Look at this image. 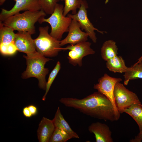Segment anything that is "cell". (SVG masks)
Returning a JSON list of instances; mask_svg holds the SVG:
<instances>
[{
	"instance_id": "obj_1",
	"label": "cell",
	"mask_w": 142,
	"mask_h": 142,
	"mask_svg": "<svg viewBox=\"0 0 142 142\" xmlns=\"http://www.w3.org/2000/svg\"><path fill=\"white\" fill-rule=\"evenodd\" d=\"M59 102L66 106L73 108L88 116L104 120L113 121L120 118L110 100L99 92L82 99L63 98Z\"/></svg>"
},
{
	"instance_id": "obj_2",
	"label": "cell",
	"mask_w": 142,
	"mask_h": 142,
	"mask_svg": "<svg viewBox=\"0 0 142 142\" xmlns=\"http://www.w3.org/2000/svg\"><path fill=\"white\" fill-rule=\"evenodd\" d=\"M46 16L42 10L27 11L10 16L2 22L3 25L10 27L14 30L27 32L32 35L36 33L35 23L40 18Z\"/></svg>"
},
{
	"instance_id": "obj_3",
	"label": "cell",
	"mask_w": 142,
	"mask_h": 142,
	"mask_svg": "<svg viewBox=\"0 0 142 142\" xmlns=\"http://www.w3.org/2000/svg\"><path fill=\"white\" fill-rule=\"evenodd\" d=\"M23 57L26 60L27 66L26 70L22 74V78H36L38 80L39 87L45 90V77L49 70L45 68V65L47 62L52 59L45 58L37 52L31 55H24Z\"/></svg>"
},
{
	"instance_id": "obj_4",
	"label": "cell",
	"mask_w": 142,
	"mask_h": 142,
	"mask_svg": "<svg viewBox=\"0 0 142 142\" xmlns=\"http://www.w3.org/2000/svg\"><path fill=\"white\" fill-rule=\"evenodd\" d=\"M63 8L62 4L57 3L53 12L49 17L45 18L44 17H42L38 21L40 24L44 22L49 23L51 29L50 35L58 40L61 39L64 33L68 32L72 20L70 17L63 15Z\"/></svg>"
},
{
	"instance_id": "obj_5",
	"label": "cell",
	"mask_w": 142,
	"mask_h": 142,
	"mask_svg": "<svg viewBox=\"0 0 142 142\" xmlns=\"http://www.w3.org/2000/svg\"><path fill=\"white\" fill-rule=\"evenodd\" d=\"M49 27L47 26L39 28V34L33 39L36 51L45 57L56 56L62 50L60 40H56L48 33Z\"/></svg>"
},
{
	"instance_id": "obj_6",
	"label": "cell",
	"mask_w": 142,
	"mask_h": 142,
	"mask_svg": "<svg viewBox=\"0 0 142 142\" xmlns=\"http://www.w3.org/2000/svg\"><path fill=\"white\" fill-rule=\"evenodd\" d=\"M114 94L116 108L120 114L133 104H141L138 96L129 90L120 82L115 86Z\"/></svg>"
},
{
	"instance_id": "obj_7",
	"label": "cell",
	"mask_w": 142,
	"mask_h": 142,
	"mask_svg": "<svg viewBox=\"0 0 142 142\" xmlns=\"http://www.w3.org/2000/svg\"><path fill=\"white\" fill-rule=\"evenodd\" d=\"M91 43L87 41L81 42L74 45H70L61 48L62 50H69L67 58L69 62L73 66L82 65L83 58L89 55L93 54L95 51L90 47Z\"/></svg>"
},
{
	"instance_id": "obj_8",
	"label": "cell",
	"mask_w": 142,
	"mask_h": 142,
	"mask_svg": "<svg viewBox=\"0 0 142 142\" xmlns=\"http://www.w3.org/2000/svg\"><path fill=\"white\" fill-rule=\"evenodd\" d=\"M88 8V5L87 1L83 0L81 6L77 13L75 14H68L67 16L78 21L82 29L84 30L87 33L90 38L94 43H95L97 38L94 30L102 34H103L104 33H106V32L99 31L94 27L88 17L87 9Z\"/></svg>"
},
{
	"instance_id": "obj_9",
	"label": "cell",
	"mask_w": 142,
	"mask_h": 142,
	"mask_svg": "<svg viewBox=\"0 0 142 142\" xmlns=\"http://www.w3.org/2000/svg\"><path fill=\"white\" fill-rule=\"evenodd\" d=\"M15 3L10 10L2 8L0 14V22L19 13L21 11H36L42 9L39 0H14Z\"/></svg>"
},
{
	"instance_id": "obj_10",
	"label": "cell",
	"mask_w": 142,
	"mask_h": 142,
	"mask_svg": "<svg viewBox=\"0 0 142 142\" xmlns=\"http://www.w3.org/2000/svg\"><path fill=\"white\" fill-rule=\"evenodd\" d=\"M121 80L120 78L112 77L105 73L99 79L98 83L94 86V89L97 90L110 100L116 112L119 114L115 105L114 92L116 84Z\"/></svg>"
},
{
	"instance_id": "obj_11",
	"label": "cell",
	"mask_w": 142,
	"mask_h": 142,
	"mask_svg": "<svg viewBox=\"0 0 142 142\" xmlns=\"http://www.w3.org/2000/svg\"><path fill=\"white\" fill-rule=\"evenodd\" d=\"M80 28L79 23L75 20L72 19L68 28L67 36L64 39L59 41L60 46L68 44L74 45L86 41L88 39V34L87 32L82 31Z\"/></svg>"
},
{
	"instance_id": "obj_12",
	"label": "cell",
	"mask_w": 142,
	"mask_h": 142,
	"mask_svg": "<svg viewBox=\"0 0 142 142\" xmlns=\"http://www.w3.org/2000/svg\"><path fill=\"white\" fill-rule=\"evenodd\" d=\"M28 33L18 32L16 34L14 44L18 50L29 55L36 53L33 39Z\"/></svg>"
},
{
	"instance_id": "obj_13",
	"label": "cell",
	"mask_w": 142,
	"mask_h": 142,
	"mask_svg": "<svg viewBox=\"0 0 142 142\" xmlns=\"http://www.w3.org/2000/svg\"><path fill=\"white\" fill-rule=\"evenodd\" d=\"M89 132L95 135L96 142H113L112 133L106 124L99 122L92 123L88 127Z\"/></svg>"
},
{
	"instance_id": "obj_14",
	"label": "cell",
	"mask_w": 142,
	"mask_h": 142,
	"mask_svg": "<svg viewBox=\"0 0 142 142\" xmlns=\"http://www.w3.org/2000/svg\"><path fill=\"white\" fill-rule=\"evenodd\" d=\"M55 127L52 120L43 117L37 130V136L40 142H49Z\"/></svg>"
},
{
	"instance_id": "obj_15",
	"label": "cell",
	"mask_w": 142,
	"mask_h": 142,
	"mask_svg": "<svg viewBox=\"0 0 142 142\" xmlns=\"http://www.w3.org/2000/svg\"><path fill=\"white\" fill-rule=\"evenodd\" d=\"M52 120L55 128L64 131L73 138H79L78 134L72 129L64 119L59 107H58L54 117Z\"/></svg>"
},
{
	"instance_id": "obj_16",
	"label": "cell",
	"mask_w": 142,
	"mask_h": 142,
	"mask_svg": "<svg viewBox=\"0 0 142 142\" xmlns=\"http://www.w3.org/2000/svg\"><path fill=\"white\" fill-rule=\"evenodd\" d=\"M124 84L127 85L131 80L142 79V61L138 62L131 67H128L124 73Z\"/></svg>"
},
{
	"instance_id": "obj_17",
	"label": "cell",
	"mask_w": 142,
	"mask_h": 142,
	"mask_svg": "<svg viewBox=\"0 0 142 142\" xmlns=\"http://www.w3.org/2000/svg\"><path fill=\"white\" fill-rule=\"evenodd\" d=\"M106 66L110 71L120 73L125 72L128 68L122 57L117 55L107 61Z\"/></svg>"
},
{
	"instance_id": "obj_18",
	"label": "cell",
	"mask_w": 142,
	"mask_h": 142,
	"mask_svg": "<svg viewBox=\"0 0 142 142\" xmlns=\"http://www.w3.org/2000/svg\"><path fill=\"white\" fill-rule=\"evenodd\" d=\"M118 49L116 43L112 40L105 41L101 48V55L102 58L107 61L117 55Z\"/></svg>"
},
{
	"instance_id": "obj_19",
	"label": "cell",
	"mask_w": 142,
	"mask_h": 142,
	"mask_svg": "<svg viewBox=\"0 0 142 142\" xmlns=\"http://www.w3.org/2000/svg\"><path fill=\"white\" fill-rule=\"evenodd\" d=\"M131 116L138 125L139 131L142 130V106L141 104H133L124 111Z\"/></svg>"
},
{
	"instance_id": "obj_20",
	"label": "cell",
	"mask_w": 142,
	"mask_h": 142,
	"mask_svg": "<svg viewBox=\"0 0 142 142\" xmlns=\"http://www.w3.org/2000/svg\"><path fill=\"white\" fill-rule=\"evenodd\" d=\"M11 28L3 25L0 22V43L8 44L14 43L16 34Z\"/></svg>"
},
{
	"instance_id": "obj_21",
	"label": "cell",
	"mask_w": 142,
	"mask_h": 142,
	"mask_svg": "<svg viewBox=\"0 0 142 142\" xmlns=\"http://www.w3.org/2000/svg\"><path fill=\"white\" fill-rule=\"evenodd\" d=\"M65 5L63 8V14L64 16L70 11L72 14L77 13V10L80 7L83 0H64Z\"/></svg>"
},
{
	"instance_id": "obj_22",
	"label": "cell",
	"mask_w": 142,
	"mask_h": 142,
	"mask_svg": "<svg viewBox=\"0 0 142 142\" xmlns=\"http://www.w3.org/2000/svg\"><path fill=\"white\" fill-rule=\"evenodd\" d=\"M72 138L64 131L55 128L49 142H65Z\"/></svg>"
},
{
	"instance_id": "obj_23",
	"label": "cell",
	"mask_w": 142,
	"mask_h": 142,
	"mask_svg": "<svg viewBox=\"0 0 142 142\" xmlns=\"http://www.w3.org/2000/svg\"><path fill=\"white\" fill-rule=\"evenodd\" d=\"M60 68V63L59 61H58L55 67L49 75L47 82L46 83L45 93L42 98L43 100H45L46 95Z\"/></svg>"
},
{
	"instance_id": "obj_24",
	"label": "cell",
	"mask_w": 142,
	"mask_h": 142,
	"mask_svg": "<svg viewBox=\"0 0 142 142\" xmlns=\"http://www.w3.org/2000/svg\"><path fill=\"white\" fill-rule=\"evenodd\" d=\"M60 0H39L42 9L48 14H51L53 13L56 4Z\"/></svg>"
},
{
	"instance_id": "obj_25",
	"label": "cell",
	"mask_w": 142,
	"mask_h": 142,
	"mask_svg": "<svg viewBox=\"0 0 142 142\" xmlns=\"http://www.w3.org/2000/svg\"><path fill=\"white\" fill-rule=\"evenodd\" d=\"M7 55H13L18 50L14 43H12L7 44Z\"/></svg>"
},
{
	"instance_id": "obj_26",
	"label": "cell",
	"mask_w": 142,
	"mask_h": 142,
	"mask_svg": "<svg viewBox=\"0 0 142 142\" xmlns=\"http://www.w3.org/2000/svg\"><path fill=\"white\" fill-rule=\"evenodd\" d=\"M8 44L0 43V51L1 54L3 55H7V45Z\"/></svg>"
},
{
	"instance_id": "obj_27",
	"label": "cell",
	"mask_w": 142,
	"mask_h": 142,
	"mask_svg": "<svg viewBox=\"0 0 142 142\" xmlns=\"http://www.w3.org/2000/svg\"><path fill=\"white\" fill-rule=\"evenodd\" d=\"M130 142H140L142 141V130L139 131V133L134 139L130 140Z\"/></svg>"
},
{
	"instance_id": "obj_28",
	"label": "cell",
	"mask_w": 142,
	"mask_h": 142,
	"mask_svg": "<svg viewBox=\"0 0 142 142\" xmlns=\"http://www.w3.org/2000/svg\"><path fill=\"white\" fill-rule=\"evenodd\" d=\"M28 108L32 116L35 115L37 113L38 110L37 108L33 105H30Z\"/></svg>"
},
{
	"instance_id": "obj_29",
	"label": "cell",
	"mask_w": 142,
	"mask_h": 142,
	"mask_svg": "<svg viewBox=\"0 0 142 142\" xmlns=\"http://www.w3.org/2000/svg\"><path fill=\"white\" fill-rule=\"evenodd\" d=\"M23 113L24 115L27 118H30L32 116L28 106L25 107L23 108Z\"/></svg>"
},
{
	"instance_id": "obj_30",
	"label": "cell",
	"mask_w": 142,
	"mask_h": 142,
	"mask_svg": "<svg viewBox=\"0 0 142 142\" xmlns=\"http://www.w3.org/2000/svg\"><path fill=\"white\" fill-rule=\"evenodd\" d=\"M6 1V0H0V5H2Z\"/></svg>"
},
{
	"instance_id": "obj_31",
	"label": "cell",
	"mask_w": 142,
	"mask_h": 142,
	"mask_svg": "<svg viewBox=\"0 0 142 142\" xmlns=\"http://www.w3.org/2000/svg\"><path fill=\"white\" fill-rule=\"evenodd\" d=\"M142 61V56L140 58L138 59V62H140Z\"/></svg>"
},
{
	"instance_id": "obj_32",
	"label": "cell",
	"mask_w": 142,
	"mask_h": 142,
	"mask_svg": "<svg viewBox=\"0 0 142 142\" xmlns=\"http://www.w3.org/2000/svg\"><path fill=\"white\" fill-rule=\"evenodd\" d=\"M60 0L61 1H64V0Z\"/></svg>"
},
{
	"instance_id": "obj_33",
	"label": "cell",
	"mask_w": 142,
	"mask_h": 142,
	"mask_svg": "<svg viewBox=\"0 0 142 142\" xmlns=\"http://www.w3.org/2000/svg\"></svg>"
}]
</instances>
